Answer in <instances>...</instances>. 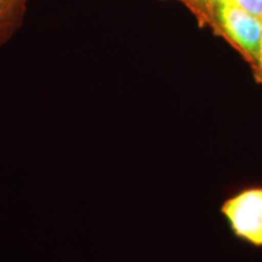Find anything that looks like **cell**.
<instances>
[{
    "label": "cell",
    "mask_w": 262,
    "mask_h": 262,
    "mask_svg": "<svg viewBox=\"0 0 262 262\" xmlns=\"http://www.w3.org/2000/svg\"><path fill=\"white\" fill-rule=\"evenodd\" d=\"M31 0H0V48L11 40L25 24Z\"/></svg>",
    "instance_id": "cell-3"
},
{
    "label": "cell",
    "mask_w": 262,
    "mask_h": 262,
    "mask_svg": "<svg viewBox=\"0 0 262 262\" xmlns=\"http://www.w3.org/2000/svg\"><path fill=\"white\" fill-rule=\"evenodd\" d=\"M221 214L235 237L262 248V187L245 188L233 194L224 202Z\"/></svg>",
    "instance_id": "cell-2"
},
{
    "label": "cell",
    "mask_w": 262,
    "mask_h": 262,
    "mask_svg": "<svg viewBox=\"0 0 262 262\" xmlns=\"http://www.w3.org/2000/svg\"><path fill=\"white\" fill-rule=\"evenodd\" d=\"M201 27L211 29L253 70L262 39V19L227 0H206L195 16Z\"/></svg>",
    "instance_id": "cell-1"
},
{
    "label": "cell",
    "mask_w": 262,
    "mask_h": 262,
    "mask_svg": "<svg viewBox=\"0 0 262 262\" xmlns=\"http://www.w3.org/2000/svg\"><path fill=\"white\" fill-rule=\"evenodd\" d=\"M169 2H176V3H179V4L183 5L186 9L188 10V9H191L193 5H194L195 3L198 2V0H169Z\"/></svg>",
    "instance_id": "cell-6"
},
{
    "label": "cell",
    "mask_w": 262,
    "mask_h": 262,
    "mask_svg": "<svg viewBox=\"0 0 262 262\" xmlns=\"http://www.w3.org/2000/svg\"><path fill=\"white\" fill-rule=\"evenodd\" d=\"M227 2L262 19V0H227Z\"/></svg>",
    "instance_id": "cell-4"
},
{
    "label": "cell",
    "mask_w": 262,
    "mask_h": 262,
    "mask_svg": "<svg viewBox=\"0 0 262 262\" xmlns=\"http://www.w3.org/2000/svg\"><path fill=\"white\" fill-rule=\"evenodd\" d=\"M251 73H253L254 80L256 81L257 84H262V39L260 44V51H258L257 62L256 64H255V67L251 70Z\"/></svg>",
    "instance_id": "cell-5"
}]
</instances>
